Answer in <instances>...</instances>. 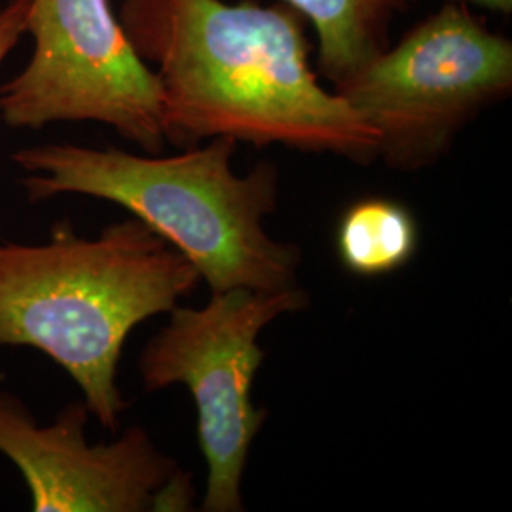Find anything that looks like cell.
Wrapping results in <instances>:
<instances>
[{
  "label": "cell",
  "mask_w": 512,
  "mask_h": 512,
  "mask_svg": "<svg viewBox=\"0 0 512 512\" xmlns=\"http://www.w3.org/2000/svg\"><path fill=\"white\" fill-rule=\"evenodd\" d=\"M120 23L154 65L165 143L198 147L232 137L359 165L378 160V137L311 67L304 18L285 2L124 0Z\"/></svg>",
  "instance_id": "6da1fadb"
},
{
  "label": "cell",
  "mask_w": 512,
  "mask_h": 512,
  "mask_svg": "<svg viewBox=\"0 0 512 512\" xmlns=\"http://www.w3.org/2000/svg\"><path fill=\"white\" fill-rule=\"evenodd\" d=\"M200 281L181 251L135 217L95 239L63 220L48 243L0 241V348L31 346L52 357L90 414L116 431L128 408L116 372L129 332L175 310Z\"/></svg>",
  "instance_id": "7a4b0ae2"
},
{
  "label": "cell",
  "mask_w": 512,
  "mask_h": 512,
  "mask_svg": "<svg viewBox=\"0 0 512 512\" xmlns=\"http://www.w3.org/2000/svg\"><path fill=\"white\" fill-rule=\"evenodd\" d=\"M238 141L215 137L179 156L46 145L12 158L29 175L27 200L82 194L116 203L181 251L211 293L296 287L300 249L272 238L264 220L279 202V169L258 162L238 175Z\"/></svg>",
  "instance_id": "3957f363"
},
{
  "label": "cell",
  "mask_w": 512,
  "mask_h": 512,
  "mask_svg": "<svg viewBox=\"0 0 512 512\" xmlns=\"http://www.w3.org/2000/svg\"><path fill=\"white\" fill-rule=\"evenodd\" d=\"M378 137L395 171L440 162L482 110L512 92V42L448 0L346 82L332 88Z\"/></svg>",
  "instance_id": "277c9868"
},
{
  "label": "cell",
  "mask_w": 512,
  "mask_h": 512,
  "mask_svg": "<svg viewBox=\"0 0 512 512\" xmlns=\"http://www.w3.org/2000/svg\"><path fill=\"white\" fill-rule=\"evenodd\" d=\"M298 285L281 291L211 293L203 308L177 306L143 349L139 372L147 391L184 385L198 410V442L207 461L205 512H241V480L266 410L253 404L256 372L266 359L258 336L275 319L306 310Z\"/></svg>",
  "instance_id": "5b68a950"
},
{
  "label": "cell",
  "mask_w": 512,
  "mask_h": 512,
  "mask_svg": "<svg viewBox=\"0 0 512 512\" xmlns=\"http://www.w3.org/2000/svg\"><path fill=\"white\" fill-rule=\"evenodd\" d=\"M27 31L35 54L0 88L6 126L99 122L147 154L164 150L160 78L133 48L110 0H31Z\"/></svg>",
  "instance_id": "8992f818"
},
{
  "label": "cell",
  "mask_w": 512,
  "mask_h": 512,
  "mask_svg": "<svg viewBox=\"0 0 512 512\" xmlns=\"http://www.w3.org/2000/svg\"><path fill=\"white\" fill-rule=\"evenodd\" d=\"M84 401L40 427L18 397L0 391V452L16 463L38 512L190 511V475L156 448L143 427L90 444Z\"/></svg>",
  "instance_id": "52a82bcc"
},
{
  "label": "cell",
  "mask_w": 512,
  "mask_h": 512,
  "mask_svg": "<svg viewBox=\"0 0 512 512\" xmlns=\"http://www.w3.org/2000/svg\"><path fill=\"white\" fill-rule=\"evenodd\" d=\"M317 35V74L346 82L391 46V23L416 0H281Z\"/></svg>",
  "instance_id": "ba28073f"
},
{
  "label": "cell",
  "mask_w": 512,
  "mask_h": 512,
  "mask_svg": "<svg viewBox=\"0 0 512 512\" xmlns=\"http://www.w3.org/2000/svg\"><path fill=\"white\" fill-rule=\"evenodd\" d=\"M334 243L349 274L374 279L399 272L416 256L420 228L404 203L363 198L342 213Z\"/></svg>",
  "instance_id": "9c48e42d"
},
{
  "label": "cell",
  "mask_w": 512,
  "mask_h": 512,
  "mask_svg": "<svg viewBox=\"0 0 512 512\" xmlns=\"http://www.w3.org/2000/svg\"><path fill=\"white\" fill-rule=\"evenodd\" d=\"M31 0H8V4L0 10V65L6 55L14 50L19 38L27 33Z\"/></svg>",
  "instance_id": "30bf717a"
},
{
  "label": "cell",
  "mask_w": 512,
  "mask_h": 512,
  "mask_svg": "<svg viewBox=\"0 0 512 512\" xmlns=\"http://www.w3.org/2000/svg\"><path fill=\"white\" fill-rule=\"evenodd\" d=\"M454 2H463V4H473L478 8L490 10V12H497L503 16H511L512 14V0H454Z\"/></svg>",
  "instance_id": "8fae6325"
}]
</instances>
